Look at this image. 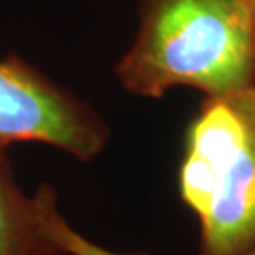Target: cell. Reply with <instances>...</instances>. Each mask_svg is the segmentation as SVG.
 <instances>
[{
  "label": "cell",
  "mask_w": 255,
  "mask_h": 255,
  "mask_svg": "<svg viewBox=\"0 0 255 255\" xmlns=\"http://www.w3.org/2000/svg\"><path fill=\"white\" fill-rule=\"evenodd\" d=\"M249 255H255V249H254V251H252L251 254H249Z\"/></svg>",
  "instance_id": "cell-7"
},
{
  "label": "cell",
  "mask_w": 255,
  "mask_h": 255,
  "mask_svg": "<svg viewBox=\"0 0 255 255\" xmlns=\"http://www.w3.org/2000/svg\"><path fill=\"white\" fill-rule=\"evenodd\" d=\"M244 2H247V3H251L252 7H255V0H244Z\"/></svg>",
  "instance_id": "cell-6"
},
{
  "label": "cell",
  "mask_w": 255,
  "mask_h": 255,
  "mask_svg": "<svg viewBox=\"0 0 255 255\" xmlns=\"http://www.w3.org/2000/svg\"><path fill=\"white\" fill-rule=\"evenodd\" d=\"M132 95L174 86L207 96L255 85V7L244 0H144L136 42L116 66Z\"/></svg>",
  "instance_id": "cell-1"
},
{
  "label": "cell",
  "mask_w": 255,
  "mask_h": 255,
  "mask_svg": "<svg viewBox=\"0 0 255 255\" xmlns=\"http://www.w3.org/2000/svg\"><path fill=\"white\" fill-rule=\"evenodd\" d=\"M181 197L199 219V255L255 249V85L207 96L186 134Z\"/></svg>",
  "instance_id": "cell-2"
},
{
  "label": "cell",
  "mask_w": 255,
  "mask_h": 255,
  "mask_svg": "<svg viewBox=\"0 0 255 255\" xmlns=\"http://www.w3.org/2000/svg\"><path fill=\"white\" fill-rule=\"evenodd\" d=\"M35 201H37L38 219L43 234L62 251L63 255H146L110 251L76 232L60 212L57 192L53 187L40 186L35 192Z\"/></svg>",
  "instance_id": "cell-5"
},
{
  "label": "cell",
  "mask_w": 255,
  "mask_h": 255,
  "mask_svg": "<svg viewBox=\"0 0 255 255\" xmlns=\"http://www.w3.org/2000/svg\"><path fill=\"white\" fill-rule=\"evenodd\" d=\"M0 255H63L43 234L35 196L20 189L7 151H0Z\"/></svg>",
  "instance_id": "cell-4"
},
{
  "label": "cell",
  "mask_w": 255,
  "mask_h": 255,
  "mask_svg": "<svg viewBox=\"0 0 255 255\" xmlns=\"http://www.w3.org/2000/svg\"><path fill=\"white\" fill-rule=\"evenodd\" d=\"M108 141V126L88 103L17 57L0 62V151L42 142L88 162Z\"/></svg>",
  "instance_id": "cell-3"
}]
</instances>
